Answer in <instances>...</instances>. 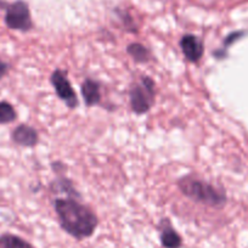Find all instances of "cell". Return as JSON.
Wrapping results in <instances>:
<instances>
[{
  "instance_id": "6da1fadb",
  "label": "cell",
  "mask_w": 248,
  "mask_h": 248,
  "mask_svg": "<svg viewBox=\"0 0 248 248\" xmlns=\"http://www.w3.org/2000/svg\"><path fill=\"white\" fill-rule=\"evenodd\" d=\"M61 228L77 240L90 237L97 226V218L88 207L71 199L54 202Z\"/></svg>"
},
{
  "instance_id": "7a4b0ae2",
  "label": "cell",
  "mask_w": 248,
  "mask_h": 248,
  "mask_svg": "<svg viewBox=\"0 0 248 248\" xmlns=\"http://www.w3.org/2000/svg\"><path fill=\"white\" fill-rule=\"evenodd\" d=\"M179 187L184 195L191 200L208 206H221L225 201V196L206 181L186 176L179 181Z\"/></svg>"
},
{
  "instance_id": "3957f363",
  "label": "cell",
  "mask_w": 248,
  "mask_h": 248,
  "mask_svg": "<svg viewBox=\"0 0 248 248\" xmlns=\"http://www.w3.org/2000/svg\"><path fill=\"white\" fill-rule=\"evenodd\" d=\"M130 105L135 113H146L155 101V82L149 77H142L130 89Z\"/></svg>"
},
{
  "instance_id": "277c9868",
  "label": "cell",
  "mask_w": 248,
  "mask_h": 248,
  "mask_svg": "<svg viewBox=\"0 0 248 248\" xmlns=\"http://www.w3.org/2000/svg\"><path fill=\"white\" fill-rule=\"evenodd\" d=\"M5 23L10 30L30 31L32 28L30 8L22 0H17L8 6L5 14Z\"/></svg>"
},
{
  "instance_id": "5b68a950",
  "label": "cell",
  "mask_w": 248,
  "mask_h": 248,
  "mask_svg": "<svg viewBox=\"0 0 248 248\" xmlns=\"http://www.w3.org/2000/svg\"><path fill=\"white\" fill-rule=\"evenodd\" d=\"M51 84L60 99L65 102L68 107H71V108L77 107V96H76L75 90L71 87V83L68 82L65 72H62L60 70L54 71L51 76Z\"/></svg>"
},
{
  "instance_id": "8992f818",
  "label": "cell",
  "mask_w": 248,
  "mask_h": 248,
  "mask_svg": "<svg viewBox=\"0 0 248 248\" xmlns=\"http://www.w3.org/2000/svg\"><path fill=\"white\" fill-rule=\"evenodd\" d=\"M180 46L184 55L189 61L197 62L203 56V44L197 37L192 34H186L181 38Z\"/></svg>"
},
{
  "instance_id": "52a82bcc",
  "label": "cell",
  "mask_w": 248,
  "mask_h": 248,
  "mask_svg": "<svg viewBox=\"0 0 248 248\" xmlns=\"http://www.w3.org/2000/svg\"><path fill=\"white\" fill-rule=\"evenodd\" d=\"M11 138L15 144L25 147H33L38 142L37 130L27 124H21L17 128H15Z\"/></svg>"
},
{
  "instance_id": "ba28073f",
  "label": "cell",
  "mask_w": 248,
  "mask_h": 248,
  "mask_svg": "<svg viewBox=\"0 0 248 248\" xmlns=\"http://www.w3.org/2000/svg\"><path fill=\"white\" fill-rule=\"evenodd\" d=\"M82 95L88 106H94V105L99 104L100 99H101L99 83L93 79L85 80L82 85Z\"/></svg>"
},
{
  "instance_id": "9c48e42d",
  "label": "cell",
  "mask_w": 248,
  "mask_h": 248,
  "mask_svg": "<svg viewBox=\"0 0 248 248\" xmlns=\"http://www.w3.org/2000/svg\"><path fill=\"white\" fill-rule=\"evenodd\" d=\"M161 243L164 248H180L181 237L169 224L163 225L161 230Z\"/></svg>"
},
{
  "instance_id": "30bf717a",
  "label": "cell",
  "mask_w": 248,
  "mask_h": 248,
  "mask_svg": "<svg viewBox=\"0 0 248 248\" xmlns=\"http://www.w3.org/2000/svg\"><path fill=\"white\" fill-rule=\"evenodd\" d=\"M0 248H33L27 241L18 236L5 233L0 236Z\"/></svg>"
},
{
  "instance_id": "8fae6325",
  "label": "cell",
  "mask_w": 248,
  "mask_h": 248,
  "mask_svg": "<svg viewBox=\"0 0 248 248\" xmlns=\"http://www.w3.org/2000/svg\"><path fill=\"white\" fill-rule=\"evenodd\" d=\"M127 51L129 52L130 56L135 60L137 62H147L151 59L150 51L144 46V45L139 44V43H134L128 46Z\"/></svg>"
},
{
  "instance_id": "7c38bea8",
  "label": "cell",
  "mask_w": 248,
  "mask_h": 248,
  "mask_svg": "<svg viewBox=\"0 0 248 248\" xmlns=\"http://www.w3.org/2000/svg\"><path fill=\"white\" fill-rule=\"evenodd\" d=\"M17 114L11 104L6 101H0V124H8L16 121Z\"/></svg>"
},
{
  "instance_id": "4fadbf2b",
  "label": "cell",
  "mask_w": 248,
  "mask_h": 248,
  "mask_svg": "<svg viewBox=\"0 0 248 248\" xmlns=\"http://www.w3.org/2000/svg\"><path fill=\"white\" fill-rule=\"evenodd\" d=\"M9 71V66L8 63L3 61V60H0V79H3L5 77V75L8 73Z\"/></svg>"
}]
</instances>
